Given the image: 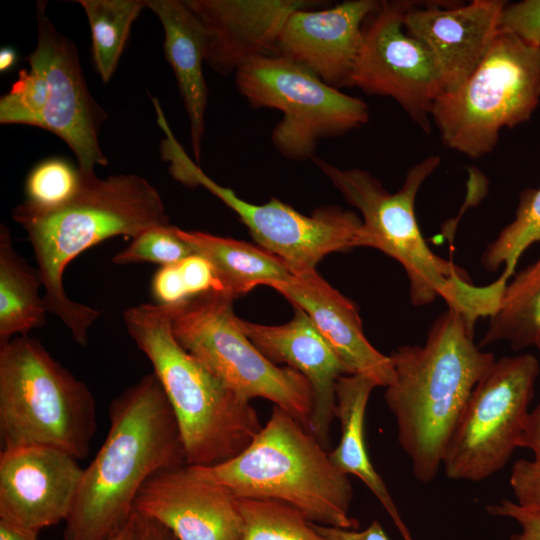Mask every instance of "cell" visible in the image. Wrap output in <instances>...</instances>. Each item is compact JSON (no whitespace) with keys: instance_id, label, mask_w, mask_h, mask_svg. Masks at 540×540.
<instances>
[{"instance_id":"1","label":"cell","mask_w":540,"mask_h":540,"mask_svg":"<svg viewBox=\"0 0 540 540\" xmlns=\"http://www.w3.org/2000/svg\"><path fill=\"white\" fill-rule=\"evenodd\" d=\"M80 172L79 188L65 204L42 208L25 200L12 209L11 216L31 244L48 312L63 322L77 344L86 347L89 328L101 312L68 296L63 284L66 267L106 239L134 238L170 223L159 191L144 177L99 178L95 172Z\"/></svg>"},{"instance_id":"2","label":"cell","mask_w":540,"mask_h":540,"mask_svg":"<svg viewBox=\"0 0 540 540\" xmlns=\"http://www.w3.org/2000/svg\"><path fill=\"white\" fill-rule=\"evenodd\" d=\"M475 322L447 308L431 324L423 345H403L390 355L394 380L385 387L384 399L419 482L436 477L474 387L496 361L475 342Z\"/></svg>"},{"instance_id":"3","label":"cell","mask_w":540,"mask_h":540,"mask_svg":"<svg viewBox=\"0 0 540 540\" xmlns=\"http://www.w3.org/2000/svg\"><path fill=\"white\" fill-rule=\"evenodd\" d=\"M109 419L102 446L83 469L64 540H109L130 520L149 478L186 465L176 417L153 372L111 402Z\"/></svg>"},{"instance_id":"4","label":"cell","mask_w":540,"mask_h":540,"mask_svg":"<svg viewBox=\"0 0 540 540\" xmlns=\"http://www.w3.org/2000/svg\"><path fill=\"white\" fill-rule=\"evenodd\" d=\"M312 160L360 212L364 247L380 250L402 265L414 306L428 305L441 297L448 308L459 310L474 321L494 313L505 285L499 280L481 287L473 285L461 267L429 248L420 231L415 200L423 183L440 165V156L430 155L413 165L394 193H389L366 170L342 169L317 156Z\"/></svg>"},{"instance_id":"5","label":"cell","mask_w":540,"mask_h":540,"mask_svg":"<svg viewBox=\"0 0 540 540\" xmlns=\"http://www.w3.org/2000/svg\"><path fill=\"white\" fill-rule=\"evenodd\" d=\"M123 321L172 407L186 465L215 466L245 450L263 426L256 410L178 343L164 306L129 307Z\"/></svg>"},{"instance_id":"6","label":"cell","mask_w":540,"mask_h":540,"mask_svg":"<svg viewBox=\"0 0 540 540\" xmlns=\"http://www.w3.org/2000/svg\"><path fill=\"white\" fill-rule=\"evenodd\" d=\"M188 467L237 498L280 501L319 525L359 526L349 514L353 489L348 476L316 437L278 406L240 454L215 466Z\"/></svg>"},{"instance_id":"7","label":"cell","mask_w":540,"mask_h":540,"mask_svg":"<svg viewBox=\"0 0 540 540\" xmlns=\"http://www.w3.org/2000/svg\"><path fill=\"white\" fill-rule=\"evenodd\" d=\"M96 431L88 386L28 335L0 344L2 449L46 446L87 457Z\"/></svg>"},{"instance_id":"8","label":"cell","mask_w":540,"mask_h":540,"mask_svg":"<svg viewBox=\"0 0 540 540\" xmlns=\"http://www.w3.org/2000/svg\"><path fill=\"white\" fill-rule=\"evenodd\" d=\"M233 300L224 292L210 291L165 305L174 337L238 396L271 401L310 431V383L295 369L271 362L253 345L239 326Z\"/></svg>"},{"instance_id":"9","label":"cell","mask_w":540,"mask_h":540,"mask_svg":"<svg viewBox=\"0 0 540 540\" xmlns=\"http://www.w3.org/2000/svg\"><path fill=\"white\" fill-rule=\"evenodd\" d=\"M540 102V48L499 31L487 54L455 90L434 103L443 143L472 159L489 154L503 128L528 121Z\"/></svg>"},{"instance_id":"10","label":"cell","mask_w":540,"mask_h":540,"mask_svg":"<svg viewBox=\"0 0 540 540\" xmlns=\"http://www.w3.org/2000/svg\"><path fill=\"white\" fill-rule=\"evenodd\" d=\"M235 84L251 107L281 112L271 141L288 159H313L321 140L369 121V107L362 99L342 93L279 55L249 61L235 72Z\"/></svg>"},{"instance_id":"11","label":"cell","mask_w":540,"mask_h":540,"mask_svg":"<svg viewBox=\"0 0 540 540\" xmlns=\"http://www.w3.org/2000/svg\"><path fill=\"white\" fill-rule=\"evenodd\" d=\"M540 373L530 353L496 359L474 387L446 447L451 480L479 482L503 469L519 448Z\"/></svg>"},{"instance_id":"12","label":"cell","mask_w":540,"mask_h":540,"mask_svg":"<svg viewBox=\"0 0 540 540\" xmlns=\"http://www.w3.org/2000/svg\"><path fill=\"white\" fill-rule=\"evenodd\" d=\"M171 175L189 187L203 186L235 212L260 247L280 258L293 274L316 270L328 254L364 246L361 217L337 206L304 215L276 198L264 204L247 202L209 178L177 140L162 152Z\"/></svg>"},{"instance_id":"13","label":"cell","mask_w":540,"mask_h":540,"mask_svg":"<svg viewBox=\"0 0 540 540\" xmlns=\"http://www.w3.org/2000/svg\"><path fill=\"white\" fill-rule=\"evenodd\" d=\"M409 6L408 2L381 1L368 17L351 86L392 98L429 133L433 105L444 90L433 56L404 28Z\"/></svg>"},{"instance_id":"14","label":"cell","mask_w":540,"mask_h":540,"mask_svg":"<svg viewBox=\"0 0 540 540\" xmlns=\"http://www.w3.org/2000/svg\"><path fill=\"white\" fill-rule=\"evenodd\" d=\"M46 10L47 1H37V41L26 57L30 66L42 71L48 83V99L39 127L69 146L81 171L95 172L96 166L108 164L99 141L107 114L87 87L76 44L56 29Z\"/></svg>"},{"instance_id":"15","label":"cell","mask_w":540,"mask_h":540,"mask_svg":"<svg viewBox=\"0 0 540 540\" xmlns=\"http://www.w3.org/2000/svg\"><path fill=\"white\" fill-rule=\"evenodd\" d=\"M82 474L78 459L55 448L2 449L0 519L36 531L65 522Z\"/></svg>"},{"instance_id":"16","label":"cell","mask_w":540,"mask_h":540,"mask_svg":"<svg viewBox=\"0 0 540 540\" xmlns=\"http://www.w3.org/2000/svg\"><path fill=\"white\" fill-rule=\"evenodd\" d=\"M134 511L168 528L176 540H240L244 529L238 498L187 465L149 478Z\"/></svg>"},{"instance_id":"17","label":"cell","mask_w":540,"mask_h":540,"mask_svg":"<svg viewBox=\"0 0 540 540\" xmlns=\"http://www.w3.org/2000/svg\"><path fill=\"white\" fill-rule=\"evenodd\" d=\"M378 5L375 0H348L322 10H297L282 28L276 55L334 88L351 86L364 24Z\"/></svg>"},{"instance_id":"18","label":"cell","mask_w":540,"mask_h":540,"mask_svg":"<svg viewBox=\"0 0 540 540\" xmlns=\"http://www.w3.org/2000/svg\"><path fill=\"white\" fill-rule=\"evenodd\" d=\"M204 33L205 62L219 74L276 55L278 38L292 13L316 0H186Z\"/></svg>"},{"instance_id":"19","label":"cell","mask_w":540,"mask_h":540,"mask_svg":"<svg viewBox=\"0 0 540 540\" xmlns=\"http://www.w3.org/2000/svg\"><path fill=\"white\" fill-rule=\"evenodd\" d=\"M506 4L502 0H474L451 8H415L410 4L404 28L433 56L443 93L457 89L481 63L499 33Z\"/></svg>"},{"instance_id":"20","label":"cell","mask_w":540,"mask_h":540,"mask_svg":"<svg viewBox=\"0 0 540 540\" xmlns=\"http://www.w3.org/2000/svg\"><path fill=\"white\" fill-rule=\"evenodd\" d=\"M294 308L292 319L282 325H261L241 318L238 323L266 358L295 369L310 383L314 395L310 432L327 449L336 418L337 382L349 373L307 313Z\"/></svg>"},{"instance_id":"21","label":"cell","mask_w":540,"mask_h":540,"mask_svg":"<svg viewBox=\"0 0 540 540\" xmlns=\"http://www.w3.org/2000/svg\"><path fill=\"white\" fill-rule=\"evenodd\" d=\"M270 287L307 313L349 374L365 376L377 387H387L393 382L392 359L367 340L355 304L316 270L293 274L288 280L273 283Z\"/></svg>"},{"instance_id":"22","label":"cell","mask_w":540,"mask_h":540,"mask_svg":"<svg viewBox=\"0 0 540 540\" xmlns=\"http://www.w3.org/2000/svg\"><path fill=\"white\" fill-rule=\"evenodd\" d=\"M164 31V56L175 74L189 119L193 156L200 162L208 90L202 26L186 0H146Z\"/></svg>"},{"instance_id":"23","label":"cell","mask_w":540,"mask_h":540,"mask_svg":"<svg viewBox=\"0 0 540 540\" xmlns=\"http://www.w3.org/2000/svg\"><path fill=\"white\" fill-rule=\"evenodd\" d=\"M375 387L372 380L362 375H344L338 380L335 416L340 422L341 437L329 457L342 473L358 477L369 488L404 540H413L385 482L372 465L365 443L366 409Z\"/></svg>"},{"instance_id":"24","label":"cell","mask_w":540,"mask_h":540,"mask_svg":"<svg viewBox=\"0 0 540 540\" xmlns=\"http://www.w3.org/2000/svg\"><path fill=\"white\" fill-rule=\"evenodd\" d=\"M176 234L213 266L222 292L234 299L259 285L288 280L293 273L280 258L260 246L174 226Z\"/></svg>"},{"instance_id":"25","label":"cell","mask_w":540,"mask_h":540,"mask_svg":"<svg viewBox=\"0 0 540 540\" xmlns=\"http://www.w3.org/2000/svg\"><path fill=\"white\" fill-rule=\"evenodd\" d=\"M38 270L16 251L11 233L0 225V344L46 324Z\"/></svg>"},{"instance_id":"26","label":"cell","mask_w":540,"mask_h":540,"mask_svg":"<svg viewBox=\"0 0 540 540\" xmlns=\"http://www.w3.org/2000/svg\"><path fill=\"white\" fill-rule=\"evenodd\" d=\"M497 342L507 343L514 351L540 347V257L507 283L478 345L483 348Z\"/></svg>"},{"instance_id":"27","label":"cell","mask_w":540,"mask_h":540,"mask_svg":"<svg viewBox=\"0 0 540 540\" xmlns=\"http://www.w3.org/2000/svg\"><path fill=\"white\" fill-rule=\"evenodd\" d=\"M91 31L93 65L104 84L115 73L132 24L146 7V0H78Z\"/></svg>"},{"instance_id":"28","label":"cell","mask_w":540,"mask_h":540,"mask_svg":"<svg viewBox=\"0 0 540 540\" xmlns=\"http://www.w3.org/2000/svg\"><path fill=\"white\" fill-rule=\"evenodd\" d=\"M536 242H540V186L521 193L514 220L486 246L481 263L489 272L503 266L500 277L508 281L522 254Z\"/></svg>"},{"instance_id":"29","label":"cell","mask_w":540,"mask_h":540,"mask_svg":"<svg viewBox=\"0 0 540 540\" xmlns=\"http://www.w3.org/2000/svg\"><path fill=\"white\" fill-rule=\"evenodd\" d=\"M244 521L240 540H329L300 511L271 499L238 498Z\"/></svg>"},{"instance_id":"30","label":"cell","mask_w":540,"mask_h":540,"mask_svg":"<svg viewBox=\"0 0 540 540\" xmlns=\"http://www.w3.org/2000/svg\"><path fill=\"white\" fill-rule=\"evenodd\" d=\"M81 181L79 167L61 157L37 163L25 181L26 201L42 208H55L68 202Z\"/></svg>"},{"instance_id":"31","label":"cell","mask_w":540,"mask_h":540,"mask_svg":"<svg viewBox=\"0 0 540 540\" xmlns=\"http://www.w3.org/2000/svg\"><path fill=\"white\" fill-rule=\"evenodd\" d=\"M48 99V83L40 69L21 70L9 92L0 98V123L40 126Z\"/></svg>"},{"instance_id":"32","label":"cell","mask_w":540,"mask_h":540,"mask_svg":"<svg viewBox=\"0 0 540 540\" xmlns=\"http://www.w3.org/2000/svg\"><path fill=\"white\" fill-rule=\"evenodd\" d=\"M194 254L193 249L175 232L173 225L148 229L132 238L131 243L116 253L112 263L126 265L155 263L176 264Z\"/></svg>"},{"instance_id":"33","label":"cell","mask_w":540,"mask_h":540,"mask_svg":"<svg viewBox=\"0 0 540 540\" xmlns=\"http://www.w3.org/2000/svg\"><path fill=\"white\" fill-rule=\"evenodd\" d=\"M499 31L540 48V0L506 4L501 14Z\"/></svg>"},{"instance_id":"34","label":"cell","mask_w":540,"mask_h":540,"mask_svg":"<svg viewBox=\"0 0 540 540\" xmlns=\"http://www.w3.org/2000/svg\"><path fill=\"white\" fill-rule=\"evenodd\" d=\"M509 483L517 504L540 512V462L515 461Z\"/></svg>"},{"instance_id":"35","label":"cell","mask_w":540,"mask_h":540,"mask_svg":"<svg viewBox=\"0 0 540 540\" xmlns=\"http://www.w3.org/2000/svg\"><path fill=\"white\" fill-rule=\"evenodd\" d=\"M177 264L190 298L210 291L222 292L212 264L203 256L194 253Z\"/></svg>"},{"instance_id":"36","label":"cell","mask_w":540,"mask_h":540,"mask_svg":"<svg viewBox=\"0 0 540 540\" xmlns=\"http://www.w3.org/2000/svg\"><path fill=\"white\" fill-rule=\"evenodd\" d=\"M493 516L514 520L521 528L509 540H540V512L520 506L515 501L503 499L486 506Z\"/></svg>"},{"instance_id":"37","label":"cell","mask_w":540,"mask_h":540,"mask_svg":"<svg viewBox=\"0 0 540 540\" xmlns=\"http://www.w3.org/2000/svg\"><path fill=\"white\" fill-rule=\"evenodd\" d=\"M151 292L158 305H173L190 298L178 264L161 266L153 275Z\"/></svg>"},{"instance_id":"38","label":"cell","mask_w":540,"mask_h":540,"mask_svg":"<svg viewBox=\"0 0 540 540\" xmlns=\"http://www.w3.org/2000/svg\"><path fill=\"white\" fill-rule=\"evenodd\" d=\"M314 528L329 540H390L377 520L362 531L324 526L313 523Z\"/></svg>"},{"instance_id":"39","label":"cell","mask_w":540,"mask_h":540,"mask_svg":"<svg viewBox=\"0 0 540 540\" xmlns=\"http://www.w3.org/2000/svg\"><path fill=\"white\" fill-rule=\"evenodd\" d=\"M538 351L540 354V347ZM519 448L529 449L533 453V460L540 462V401L528 414Z\"/></svg>"},{"instance_id":"40","label":"cell","mask_w":540,"mask_h":540,"mask_svg":"<svg viewBox=\"0 0 540 540\" xmlns=\"http://www.w3.org/2000/svg\"><path fill=\"white\" fill-rule=\"evenodd\" d=\"M137 517L141 540H176L173 533L160 523L139 514Z\"/></svg>"},{"instance_id":"41","label":"cell","mask_w":540,"mask_h":540,"mask_svg":"<svg viewBox=\"0 0 540 540\" xmlns=\"http://www.w3.org/2000/svg\"><path fill=\"white\" fill-rule=\"evenodd\" d=\"M39 531L0 519V540H39Z\"/></svg>"},{"instance_id":"42","label":"cell","mask_w":540,"mask_h":540,"mask_svg":"<svg viewBox=\"0 0 540 540\" xmlns=\"http://www.w3.org/2000/svg\"><path fill=\"white\" fill-rule=\"evenodd\" d=\"M109 540H141L137 514L133 512L126 525Z\"/></svg>"},{"instance_id":"43","label":"cell","mask_w":540,"mask_h":540,"mask_svg":"<svg viewBox=\"0 0 540 540\" xmlns=\"http://www.w3.org/2000/svg\"><path fill=\"white\" fill-rule=\"evenodd\" d=\"M17 52L12 47H3L0 50V71L5 73L11 70L17 63Z\"/></svg>"}]
</instances>
